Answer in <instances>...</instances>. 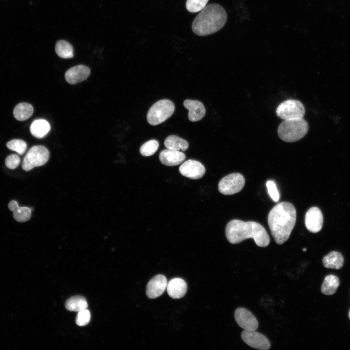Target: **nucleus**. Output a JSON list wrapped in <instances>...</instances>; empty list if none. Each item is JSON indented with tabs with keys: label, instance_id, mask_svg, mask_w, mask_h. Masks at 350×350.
<instances>
[{
	"label": "nucleus",
	"instance_id": "1",
	"mask_svg": "<svg viewBox=\"0 0 350 350\" xmlns=\"http://www.w3.org/2000/svg\"><path fill=\"white\" fill-rule=\"evenodd\" d=\"M296 210L288 202L275 206L268 215V224L275 242L281 245L289 239L296 221Z\"/></svg>",
	"mask_w": 350,
	"mask_h": 350
},
{
	"label": "nucleus",
	"instance_id": "2",
	"mask_svg": "<svg viewBox=\"0 0 350 350\" xmlns=\"http://www.w3.org/2000/svg\"><path fill=\"white\" fill-rule=\"evenodd\" d=\"M226 236L228 241L233 244L252 238L260 247H266L269 244L270 238L260 224L254 221L244 222L234 219L229 221L226 228Z\"/></svg>",
	"mask_w": 350,
	"mask_h": 350
},
{
	"label": "nucleus",
	"instance_id": "3",
	"mask_svg": "<svg viewBox=\"0 0 350 350\" xmlns=\"http://www.w3.org/2000/svg\"><path fill=\"white\" fill-rule=\"evenodd\" d=\"M227 19V13L222 6L210 4L203 9L194 18L192 25V30L199 36L208 35L221 29Z\"/></svg>",
	"mask_w": 350,
	"mask_h": 350
},
{
	"label": "nucleus",
	"instance_id": "4",
	"mask_svg": "<svg viewBox=\"0 0 350 350\" xmlns=\"http://www.w3.org/2000/svg\"><path fill=\"white\" fill-rule=\"evenodd\" d=\"M308 131L307 122L300 118L284 120L279 126L278 134L283 141L293 142L303 138Z\"/></svg>",
	"mask_w": 350,
	"mask_h": 350
},
{
	"label": "nucleus",
	"instance_id": "5",
	"mask_svg": "<svg viewBox=\"0 0 350 350\" xmlns=\"http://www.w3.org/2000/svg\"><path fill=\"white\" fill-rule=\"evenodd\" d=\"M174 111L175 105L172 101L161 100L155 103L148 110L147 122L152 125H157L171 117Z\"/></svg>",
	"mask_w": 350,
	"mask_h": 350
},
{
	"label": "nucleus",
	"instance_id": "6",
	"mask_svg": "<svg viewBox=\"0 0 350 350\" xmlns=\"http://www.w3.org/2000/svg\"><path fill=\"white\" fill-rule=\"evenodd\" d=\"M50 157L48 149L42 145H35L32 147L24 157L22 164V169L28 171L35 167L45 164Z\"/></svg>",
	"mask_w": 350,
	"mask_h": 350
},
{
	"label": "nucleus",
	"instance_id": "7",
	"mask_svg": "<svg viewBox=\"0 0 350 350\" xmlns=\"http://www.w3.org/2000/svg\"><path fill=\"white\" fill-rule=\"evenodd\" d=\"M276 113L279 117L284 120L303 118L305 108L300 101L290 99L282 102L278 105Z\"/></svg>",
	"mask_w": 350,
	"mask_h": 350
},
{
	"label": "nucleus",
	"instance_id": "8",
	"mask_svg": "<svg viewBox=\"0 0 350 350\" xmlns=\"http://www.w3.org/2000/svg\"><path fill=\"white\" fill-rule=\"evenodd\" d=\"M245 184L244 177L237 173L228 175L222 178L218 184V190L223 194L231 195L239 192Z\"/></svg>",
	"mask_w": 350,
	"mask_h": 350
},
{
	"label": "nucleus",
	"instance_id": "9",
	"mask_svg": "<svg viewBox=\"0 0 350 350\" xmlns=\"http://www.w3.org/2000/svg\"><path fill=\"white\" fill-rule=\"evenodd\" d=\"M241 338L249 346L258 350H267L271 346L268 339L255 331H244L241 333Z\"/></svg>",
	"mask_w": 350,
	"mask_h": 350
},
{
	"label": "nucleus",
	"instance_id": "10",
	"mask_svg": "<svg viewBox=\"0 0 350 350\" xmlns=\"http://www.w3.org/2000/svg\"><path fill=\"white\" fill-rule=\"evenodd\" d=\"M237 324L246 331H256L258 328V322L255 316L248 310L240 307L234 313Z\"/></svg>",
	"mask_w": 350,
	"mask_h": 350
},
{
	"label": "nucleus",
	"instance_id": "11",
	"mask_svg": "<svg viewBox=\"0 0 350 350\" xmlns=\"http://www.w3.org/2000/svg\"><path fill=\"white\" fill-rule=\"evenodd\" d=\"M180 173L183 176L192 179L201 178L205 173V168L200 162L189 159L180 165Z\"/></svg>",
	"mask_w": 350,
	"mask_h": 350
},
{
	"label": "nucleus",
	"instance_id": "12",
	"mask_svg": "<svg viewBox=\"0 0 350 350\" xmlns=\"http://www.w3.org/2000/svg\"><path fill=\"white\" fill-rule=\"evenodd\" d=\"M323 218L322 212L316 207L311 208L305 217V224L307 229L311 232L317 233L322 228Z\"/></svg>",
	"mask_w": 350,
	"mask_h": 350
},
{
	"label": "nucleus",
	"instance_id": "13",
	"mask_svg": "<svg viewBox=\"0 0 350 350\" xmlns=\"http://www.w3.org/2000/svg\"><path fill=\"white\" fill-rule=\"evenodd\" d=\"M167 280L162 275L153 277L148 282L146 290L147 297L151 299L156 298L161 296L166 289Z\"/></svg>",
	"mask_w": 350,
	"mask_h": 350
},
{
	"label": "nucleus",
	"instance_id": "14",
	"mask_svg": "<svg viewBox=\"0 0 350 350\" xmlns=\"http://www.w3.org/2000/svg\"><path fill=\"white\" fill-rule=\"evenodd\" d=\"M90 73V70L86 66L80 65L69 69L65 73L66 81L70 84H76L87 79Z\"/></svg>",
	"mask_w": 350,
	"mask_h": 350
},
{
	"label": "nucleus",
	"instance_id": "15",
	"mask_svg": "<svg viewBox=\"0 0 350 350\" xmlns=\"http://www.w3.org/2000/svg\"><path fill=\"white\" fill-rule=\"evenodd\" d=\"M184 106L189 110L188 118L191 122L202 119L206 114V109L200 101L187 99L183 103Z\"/></svg>",
	"mask_w": 350,
	"mask_h": 350
},
{
	"label": "nucleus",
	"instance_id": "16",
	"mask_svg": "<svg viewBox=\"0 0 350 350\" xmlns=\"http://www.w3.org/2000/svg\"><path fill=\"white\" fill-rule=\"evenodd\" d=\"M185 158V154L182 152L167 148L161 151L159 156L161 163L169 166L179 164Z\"/></svg>",
	"mask_w": 350,
	"mask_h": 350
},
{
	"label": "nucleus",
	"instance_id": "17",
	"mask_svg": "<svg viewBox=\"0 0 350 350\" xmlns=\"http://www.w3.org/2000/svg\"><path fill=\"white\" fill-rule=\"evenodd\" d=\"M166 290L169 296L174 299L183 297L187 290V285L185 281L179 278L170 280L167 283Z\"/></svg>",
	"mask_w": 350,
	"mask_h": 350
},
{
	"label": "nucleus",
	"instance_id": "18",
	"mask_svg": "<svg viewBox=\"0 0 350 350\" xmlns=\"http://www.w3.org/2000/svg\"><path fill=\"white\" fill-rule=\"evenodd\" d=\"M10 211L13 212L14 219L19 222L27 221L31 216V209L27 207H19L15 200L11 201L8 205Z\"/></svg>",
	"mask_w": 350,
	"mask_h": 350
},
{
	"label": "nucleus",
	"instance_id": "19",
	"mask_svg": "<svg viewBox=\"0 0 350 350\" xmlns=\"http://www.w3.org/2000/svg\"><path fill=\"white\" fill-rule=\"evenodd\" d=\"M322 262L326 268L339 269L343 265L344 258L340 252L333 251L324 257Z\"/></svg>",
	"mask_w": 350,
	"mask_h": 350
},
{
	"label": "nucleus",
	"instance_id": "20",
	"mask_svg": "<svg viewBox=\"0 0 350 350\" xmlns=\"http://www.w3.org/2000/svg\"><path fill=\"white\" fill-rule=\"evenodd\" d=\"M50 130L49 123L45 120H35L30 125V132L34 137L40 139L45 137Z\"/></svg>",
	"mask_w": 350,
	"mask_h": 350
},
{
	"label": "nucleus",
	"instance_id": "21",
	"mask_svg": "<svg viewBox=\"0 0 350 350\" xmlns=\"http://www.w3.org/2000/svg\"><path fill=\"white\" fill-rule=\"evenodd\" d=\"M33 106L27 103L17 105L13 110L14 117L18 121H23L29 119L33 113Z\"/></svg>",
	"mask_w": 350,
	"mask_h": 350
},
{
	"label": "nucleus",
	"instance_id": "22",
	"mask_svg": "<svg viewBox=\"0 0 350 350\" xmlns=\"http://www.w3.org/2000/svg\"><path fill=\"white\" fill-rule=\"evenodd\" d=\"M338 277L333 275L327 276L321 285V293L326 295H332L334 294L339 285Z\"/></svg>",
	"mask_w": 350,
	"mask_h": 350
},
{
	"label": "nucleus",
	"instance_id": "23",
	"mask_svg": "<svg viewBox=\"0 0 350 350\" xmlns=\"http://www.w3.org/2000/svg\"><path fill=\"white\" fill-rule=\"evenodd\" d=\"M88 306L86 299L83 296H75L69 298L65 302L66 308L70 311L79 312Z\"/></svg>",
	"mask_w": 350,
	"mask_h": 350
},
{
	"label": "nucleus",
	"instance_id": "24",
	"mask_svg": "<svg viewBox=\"0 0 350 350\" xmlns=\"http://www.w3.org/2000/svg\"><path fill=\"white\" fill-rule=\"evenodd\" d=\"M164 145L167 149L183 151H186L189 144L187 141L176 135H170L166 138Z\"/></svg>",
	"mask_w": 350,
	"mask_h": 350
},
{
	"label": "nucleus",
	"instance_id": "25",
	"mask_svg": "<svg viewBox=\"0 0 350 350\" xmlns=\"http://www.w3.org/2000/svg\"><path fill=\"white\" fill-rule=\"evenodd\" d=\"M55 52L58 56L62 58H70L73 56V49L68 42L60 40L55 45Z\"/></svg>",
	"mask_w": 350,
	"mask_h": 350
},
{
	"label": "nucleus",
	"instance_id": "26",
	"mask_svg": "<svg viewBox=\"0 0 350 350\" xmlns=\"http://www.w3.org/2000/svg\"><path fill=\"white\" fill-rule=\"evenodd\" d=\"M158 142L155 140H151L144 143L140 148V154L145 157L153 155L158 150Z\"/></svg>",
	"mask_w": 350,
	"mask_h": 350
},
{
	"label": "nucleus",
	"instance_id": "27",
	"mask_svg": "<svg viewBox=\"0 0 350 350\" xmlns=\"http://www.w3.org/2000/svg\"><path fill=\"white\" fill-rule=\"evenodd\" d=\"M6 146L10 150L15 151L20 155H22L27 149L26 143L19 139L11 140L7 143Z\"/></svg>",
	"mask_w": 350,
	"mask_h": 350
},
{
	"label": "nucleus",
	"instance_id": "28",
	"mask_svg": "<svg viewBox=\"0 0 350 350\" xmlns=\"http://www.w3.org/2000/svg\"><path fill=\"white\" fill-rule=\"evenodd\" d=\"M209 0H187L186 7L191 13H196L201 11L206 6Z\"/></svg>",
	"mask_w": 350,
	"mask_h": 350
},
{
	"label": "nucleus",
	"instance_id": "29",
	"mask_svg": "<svg viewBox=\"0 0 350 350\" xmlns=\"http://www.w3.org/2000/svg\"><path fill=\"white\" fill-rule=\"evenodd\" d=\"M90 320V313L87 309H84L78 312L75 321L77 325L84 326L87 325Z\"/></svg>",
	"mask_w": 350,
	"mask_h": 350
},
{
	"label": "nucleus",
	"instance_id": "30",
	"mask_svg": "<svg viewBox=\"0 0 350 350\" xmlns=\"http://www.w3.org/2000/svg\"><path fill=\"white\" fill-rule=\"evenodd\" d=\"M266 186L268 192L274 202H278L280 199V194L277 189V186L273 180H268L266 182Z\"/></svg>",
	"mask_w": 350,
	"mask_h": 350
},
{
	"label": "nucleus",
	"instance_id": "31",
	"mask_svg": "<svg viewBox=\"0 0 350 350\" xmlns=\"http://www.w3.org/2000/svg\"><path fill=\"white\" fill-rule=\"evenodd\" d=\"M20 161V158L18 155L12 154L6 158L5 163L8 168L14 169L19 165Z\"/></svg>",
	"mask_w": 350,
	"mask_h": 350
},
{
	"label": "nucleus",
	"instance_id": "32",
	"mask_svg": "<svg viewBox=\"0 0 350 350\" xmlns=\"http://www.w3.org/2000/svg\"><path fill=\"white\" fill-rule=\"evenodd\" d=\"M349 318H350V312H349Z\"/></svg>",
	"mask_w": 350,
	"mask_h": 350
},
{
	"label": "nucleus",
	"instance_id": "33",
	"mask_svg": "<svg viewBox=\"0 0 350 350\" xmlns=\"http://www.w3.org/2000/svg\"><path fill=\"white\" fill-rule=\"evenodd\" d=\"M303 251H306V249L305 248H303Z\"/></svg>",
	"mask_w": 350,
	"mask_h": 350
}]
</instances>
